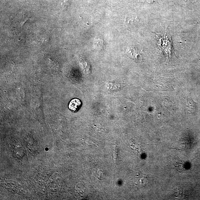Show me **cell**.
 <instances>
[{"label": "cell", "mask_w": 200, "mask_h": 200, "mask_svg": "<svg viewBox=\"0 0 200 200\" xmlns=\"http://www.w3.org/2000/svg\"><path fill=\"white\" fill-rule=\"evenodd\" d=\"M81 105V102L79 99L75 98L71 100L69 104V108L72 111L76 112L78 110Z\"/></svg>", "instance_id": "cell-3"}, {"label": "cell", "mask_w": 200, "mask_h": 200, "mask_svg": "<svg viewBox=\"0 0 200 200\" xmlns=\"http://www.w3.org/2000/svg\"><path fill=\"white\" fill-rule=\"evenodd\" d=\"M172 195L173 197L176 198H185L186 196L184 193V190L181 187H177L174 189L172 191Z\"/></svg>", "instance_id": "cell-4"}, {"label": "cell", "mask_w": 200, "mask_h": 200, "mask_svg": "<svg viewBox=\"0 0 200 200\" xmlns=\"http://www.w3.org/2000/svg\"><path fill=\"white\" fill-rule=\"evenodd\" d=\"M148 181L149 178L147 175L139 172L136 175L134 184L137 187L140 188L147 185Z\"/></svg>", "instance_id": "cell-1"}, {"label": "cell", "mask_w": 200, "mask_h": 200, "mask_svg": "<svg viewBox=\"0 0 200 200\" xmlns=\"http://www.w3.org/2000/svg\"><path fill=\"white\" fill-rule=\"evenodd\" d=\"M171 167L172 169H175L177 171L182 172L184 169V162L181 161L178 158L175 159L171 164Z\"/></svg>", "instance_id": "cell-2"}, {"label": "cell", "mask_w": 200, "mask_h": 200, "mask_svg": "<svg viewBox=\"0 0 200 200\" xmlns=\"http://www.w3.org/2000/svg\"><path fill=\"white\" fill-rule=\"evenodd\" d=\"M68 1V0H61V6L62 8H64L65 6L67 5Z\"/></svg>", "instance_id": "cell-5"}]
</instances>
